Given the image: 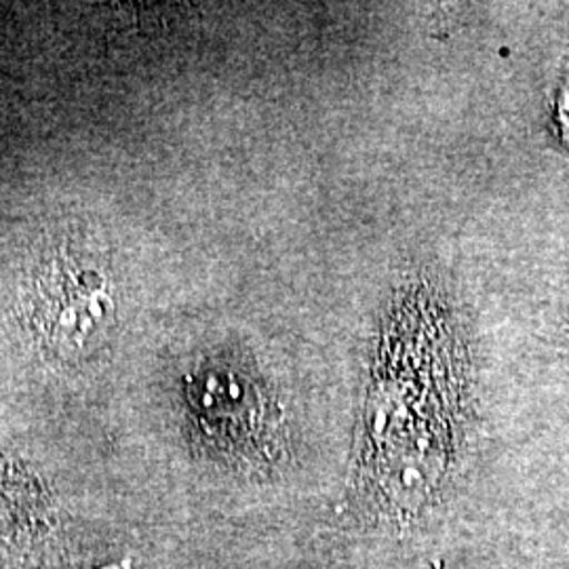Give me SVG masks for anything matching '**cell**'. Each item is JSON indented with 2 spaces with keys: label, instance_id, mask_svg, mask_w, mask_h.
<instances>
[{
  "label": "cell",
  "instance_id": "1",
  "mask_svg": "<svg viewBox=\"0 0 569 569\" xmlns=\"http://www.w3.org/2000/svg\"><path fill=\"white\" fill-rule=\"evenodd\" d=\"M117 283L98 256L72 244L44 249L32 272L26 315L42 345L79 359L117 329Z\"/></svg>",
  "mask_w": 569,
  "mask_h": 569
}]
</instances>
